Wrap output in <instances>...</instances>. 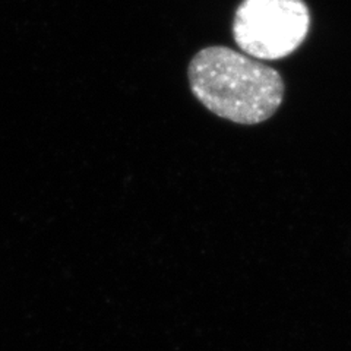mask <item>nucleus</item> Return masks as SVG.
<instances>
[{
    "instance_id": "f257e3e1",
    "label": "nucleus",
    "mask_w": 351,
    "mask_h": 351,
    "mask_svg": "<svg viewBox=\"0 0 351 351\" xmlns=\"http://www.w3.org/2000/svg\"><path fill=\"white\" fill-rule=\"evenodd\" d=\"M188 76L196 100L233 123L265 122L284 100V81L276 69L224 46L197 51Z\"/></svg>"
},
{
    "instance_id": "f03ea898",
    "label": "nucleus",
    "mask_w": 351,
    "mask_h": 351,
    "mask_svg": "<svg viewBox=\"0 0 351 351\" xmlns=\"http://www.w3.org/2000/svg\"><path fill=\"white\" fill-rule=\"evenodd\" d=\"M309 27L304 0H243L234 14L233 37L249 58L278 60L302 46Z\"/></svg>"
}]
</instances>
